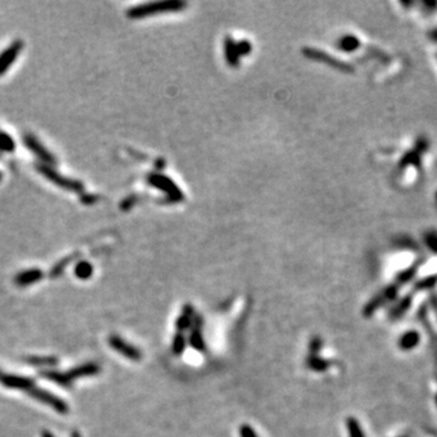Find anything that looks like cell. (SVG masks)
Returning a JSON list of instances; mask_svg holds the SVG:
<instances>
[{"instance_id": "obj_1", "label": "cell", "mask_w": 437, "mask_h": 437, "mask_svg": "<svg viewBox=\"0 0 437 437\" xmlns=\"http://www.w3.org/2000/svg\"><path fill=\"white\" fill-rule=\"evenodd\" d=\"M101 368L97 363L95 362H86L83 365L78 366L70 369L68 372H59L54 371V369H43L40 372V375L46 380H50V381L55 382V384L60 385V386L64 387V389H70L73 385V381L79 378H84V376H92L96 375L100 373Z\"/></svg>"}, {"instance_id": "obj_2", "label": "cell", "mask_w": 437, "mask_h": 437, "mask_svg": "<svg viewBox=\"0 0 437 437\" xmlns=\"http://www.w3.org/2000/svg\"><path fill=\"white\" fill-rule=\"evenodd\" d=\"M27 395L31 396L33 400L38 401V402L45 404V406H50L54 411L60 414H67L69 412L68 404L64 402L63 400L54 395L53 392L42 389V387L34 386L33 389H31L27 392Z\"/></svg>"}, {"instance_id": "obj_3", "label": "cell", "mask_w": 437, "mask_h": 437, "mask_svg": "<svg viewBox=\"0 0 437 437\" xmlns=\"http://www.w3.org/2000/svg\"><path fill=\"white\" fill-rule=\"evenodd\" d=\"M0 384L2 386L11 390H20V391L28 392L29 390L35 386V381L31 376L18 375V374L5 373L0 369Z\"/></svg>"}, {"instance_id": "obj_4", "label": "cell", "mask_w": 437, "mask_h": 437, "mask_svg": "<svg viewBox=\"0 0 437 437\" xmlns=\"http://www.w3.org/2000/svg\"><path fill=\"white\" fill-rule=\"evenodd\" d=\"M108 345L112 347L116 352L121 354L122 356L129 358L130 361L138 362L142 358V354L136 346L131 345V344L127 343L122 336L117 335V334H113L108 338Z\"/></svg>"}, {"instance_id": "obj_5", "label": "cell", "mask_w": 437, "mask_h": 437, "mask_svg": "<svg viewBox=\"0 0 437 437\" xmlns=\"http://www.w3.org/2000/svg\"><path fill=\"white\" fill-rule=\"evenodd\" d=\"M426 143L425 140H419V142L414 146V148H412L411 151L407 152L406 154L402 157V159L400 161V169H406L407 167L413 164L414 167H419L420 165V159H422L423 152L426 151Z\"/></svg>"}, {"instance_id": "obj_6", "label": "cell", "mask_w": 437, "mask_h": 437, "mask_svg": "<svg viewBox=\"0 0 437 437\" xmlns=\"http://www.w3.org/2000/svg\"><path fill=\"white\" fill-rule=\"evenodd\" d=\"M43 278V272L38 268H32V270H26L23 272L18 273L15 277V283L18 287H28L32 284L37 283L39 279Z\"/></svg>"}, {"instance_id": "obj_7", "label": "cell", "mask_w": 437, "mask_h": 437, "mask_svg": "<svg viewBox=\"0 0 437 437\" xmlns=\"http://www.w3.org/2000/svg\"><path fill=\"white\" fill-rule=\"evenodd\" d=\"M21 46H22L21 43H15L11 48H9L2 54L1 58H0V74H2L7 69V67L15 61L16 56L21 51Z\"/></svg>"}, {"instance_id": "obj_8", "label": "cell", "mask_w": 437, "mask_h": 437, "mask_svg": "<svg viewBox=\"0 0 437 437\" xmlns=\"http://www.w3.org/2000/svg\"><path fill=\"white\" fill-rule=\"evenodd\" d=\"M305 363L309 369L314 372H325L329 367V362L324 358L319 357L318 355H308Z\"/></svg>"}, {"instance_id": "obj_9", "label": "cell", "mask_w": 437, "mask_h": 437, "mask_svg": "<svg viewBox=\"0 0 437 437\" xmlns=\"http://www.w3.org/2000/svg\"><path fill=\"white\" fill-rule=\"evenodd\" d=\"M188 343H189V345L193 347L194 350H197V351H199V352L205 351V347H207V345H205L204 338H203V334H202V332H200V329H194V328L191 330V334H189Z\"/></svg>"}, {"instance_id": "obj_10", "label": "cell", "mask_w": 437, "mask_h": 437, "mask_svg": "<svg viewBox=\"0 0 437 437\" xmlns=\"http://www.w3.org/2000/svg\"><path fill=\"white\" fill-rule=\"evenodd\" d=\"M26 362L29 363V365L37 366V367H55V366L58 365V360H56L55 357H48V356L28 357L26 360Z\"/></svg>"}, {"instance_id": "obj_11", "label": "cell", "mask_w": 437, "mask_h": 437, "mask_svg": "<svg viewBox=\"0 0 437 437\" xmlns=\"http://www.w3.org/2000/svg\"><path fill=\"white\" fill-rule=\"evenodd\" d=\"M185 349H186V338H185L183 333H176L174 335L172 343L173 354L176 355V356H180V355L184 354Z\"/></svg>"}, {"instance_id": "obj_12", "label": "cell", "mask_w": 437, "mask_h": 437, "mask_svg": "<svg viewBox=\"0 0 437 437\" xmlns=\"http://www.w3.org/2000/svg\"><path fill=\"white\" fill-rule=\"evenodd\" d=\"M74 273H75V276L80 279L90 278L91 275H92V266L86 261L78 262L77 266H75V268H74Z\"/></svg>"}, {"instance_id": "obj_13", "label": "cell", "mask_w": 437, "mask_h": 437, "mask_svg": "<svg viewBox=\"0 0 437 437\" xmlns=\"http://www.w3.org/2000/svg\"><path fill=\"white\" fill-rule=\"evenodd\" d=\"M346 426L350 437H365L362 429H361V425L358 424V422L355 418H347Z\"/></svg>"}, {"instance_id": "obj_14", "label": "cell", "mask_w": 437, "mask_h": 437, "mask_svg": "<svg viewBox=\"0 0 437 437\" xmlns=\"http://www.w3.org/2000/svg\"><path fill=\"white\" fill-rule=\"evenodd\" d=\"M191 325H192V318L185 316V314H180L175 321V327L176 329L179 330V333L185 332V330L188 329Z\"/></svg>"}, {"instance_id": "obj_15", "label": "cell", "mask_w": 437, "mask_h": 437, "mask_svg": "<svg viewBox=\"0 0 437 437\" xmlns=\"http://www.w3.org/2000/svg\"><path fill=\"white\" fill-rule=\"evenodd\" d=\"M322 345V339L318 336H313L309 343V355H318Z\"/></svg>"}, {"instance_id": "obj_16", "label": "cell", "mask_w": 437, "mask_h": 437, "mask_svg": "<svg viewBox=\"0 0 437 437\" xmlns=\"http://www.w3.org/2000/svg\"><path fill=\"white\" fill-rule=\"evenodd\" d=\"M424 240H425L426 246H428L431 250L437 253V235L436 233L435 232L426 233Z\"/></svg>"}, {"instance_id": "obj_17", "label": "cell", "mask_w": 437, "mask_h": 437, "mask_svg": "<svg viewBox=\"0 0 437 437\" xmlns=\"http://www.w3.org/2000/svg\"><path fill=\"white\" fill-rule=\"evenodd\" d=\"M240 436L241 437H259L256 431L248 424H242L240 426Z\"/></svg>"}, {"instance_id": "obj_18", "label": "cell", "mask_w": 437, "mask_h": 437, "mask_svg": "<svg viewBox=\"0 0 437 437\" xmlns=\"http://www.w3.org/2000/svg\"><path fill=\"white\" fill-rule=\"evenodd\" d=\"M415 343H417V335H415L414 333L407 334V335L404 336L403 340H402V345L406 346V347H409V346L414 345Z\"/></svg>"}, {"instance_id": "obj_19", "label": "cell", "mask_w": 437, "mask_h": 437, "mask_svg": "<svg viewBox=\"0 0 437 437\" xmlns=\"http://www.w3.org/2000/svg\"><path fill=\"white\" fill-rule=\"evenodd\" d=\"M181 314H185V316L192 318V317L196 314V310H194V308L191 305V304H185L183 306V313Z\"/></svg>"}, {"instance_id": "obj_20", "label": "cell", "mask_w": 437, "mask_h": 437, "mask_svg": "<svg viewBox=\"0 0 437 437\" xmlns=\"http://www.w3.org/2000/svg\"><path fill=\"white\" fill-rule=\"evenodd\" d=\"M192 318H193V325H194V329H200V328H202V325H203V318L202 317L199 316V314H194L193 317H192Z\"/></svg>"}, {"instance_id": "obj_21", "label": "cell", "mask_w": 437, "mask_h": 437, "mask_svg": "<svg viewBox=\"0 0 437 437\" xmlns=\"http://www.w3.org/2000/svg\"><path fill=\"white\" fill-rule=\"evenodd\" d=\"M429 38H430V39L433 40V42L437 43V28L431 29V31L429 32Z\"/></svg>"}, {"instance_id": "obj_22", "label": "cell", "mask_w": 437, "mask_h": 437, "mask_svg": "<svg viewBox=\"0 0 437 437\" xmlns=\"http://www.w3.org/2000/svg\"><path fill=\"white\" fill-rule=\"evenodd\" d=\"M42 437H55V436H54L53 434L50 433V431L44 430V431H43V434H42Z\"/></svg>"}]
</instances>
